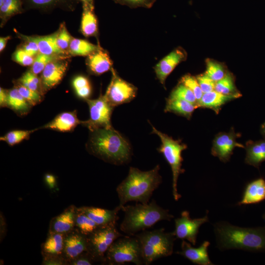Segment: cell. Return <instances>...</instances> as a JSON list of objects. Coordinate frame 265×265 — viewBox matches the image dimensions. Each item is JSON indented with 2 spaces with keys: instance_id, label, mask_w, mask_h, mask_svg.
<instances>
[{
  "instance_id": "obj_1",
  "label": "cell",
  "mask_w": 265,
  "mask_h": 265,
  "mask_svg": "<svg viewBox=\"0 0 265 265\" xmlns=\"http://www.w3.org/2000/svg\"><path fill=\"white\" fill-rule=\"evenodd\" d=\"M86 144L88 152L104 161L116 165L128 162L131 148L121 133L110 128H101L90 131Z\"/></svg>"
},
{
  "instance_id": "obj_2",
  "label": "cell",
  "mask_w": 265,
  "mask_h": 265,
  "mask_svg": "<svg viewBox=\"0 0 265 265\" xmlns=\"http://www.w3.org/2000/svg\"><path fill=\"white\" fill-rule=\"evenodd\" d=\"M159 170V165L146 171L130 167L128 176L116 189L118 206L121 208L130 201L148 203L153 192L161 183Z\"/></svg>"
},
{
  "instance_id": "obj_3",
  "label": "cell",
  "mask_w": 265,
  "mask_h": 265,
  "mask_svg": "<svg viewBox=\"0 0 265 265\" xmlns=\"http://www.w3.org/2000/svg\"><path fill=\"white\" fill-rule=\"evenodd\" d=\"M214 232L217 246L221 250L265 251V227L242 228L221 221L215 224Z\"/></svg>"
},
{
  "instance_id": "obj_4",
  "label": "cell",
  "mask_w": 265,
  "mask_h": 265,
  "mask_svg": "<svg viewBox=\"0 0 265 265\" xmlns=\"http://www.w3.org/2000/svg\"><path fill=\"white\" fill-rule=\"evenodd\" d=\"M124 213L120 230L129 236L151 227L161 220H171L174 216L159 206L155 200L147 204L137 203L121 207Z\"/></svg>"
},
{
  "instance_id": "obj_5",
  "label": "cell",
  "mask_w": 265,
  "mask_h": 265,
  "mask_svg": "<svg viewBox=\"0 0 265 265\" xmlns=\"http://www.w3.org/2000/svg\"><path fill=\"white\" fill-rule=\"evenodd\" d=\"M141 249L144 265L172 255L176 237L173 232H166L164 228L143 231L135 234Z\"/></svg>"
},
{
  "instance_id": "obj_6",
  "label": "cell",
  "mask_w": 265,
  "mask_h": 265,
  "mask_svg": "<svg viewBox=\"0 0 265 265\" xmlns=\"http://www.w3.org/2000/svg\"><path fill=\"white\" fill-rule=\"evenodd\" d=\"M128 263L144 265L140 244L135 236L119 237L111 244L105 255L104 264L121 265Z\"/></svg>"
},
{
  "instance_id": "obj_7",
  "label": "cell",
  "mask_w": 265,
  "mask_h": 265,
  "mask_svg": "<svg viewBox=\"0 0 265 265\" xmlns=\"http://www.w3.org/2000/svg\"><path fill=\"white\" fill-rule=\"evenodd\" d=\"M152 133L157 134L160 138L161 144L158 149L162 154L170 165L172 172V193L174 199L178 201L181 197L177 190V181L179 175L185 172L181 168L183 159L182 152L187 148L186 144L180 140H174L171 137L161 132L152 126Z\"/></svg>"
},
{
  "instance_id": "obj_8",
  "label": "cell",
  "mask_w": 265,
  "mask_h": 265,
  "mask_svg": "<svg viewBox=\"0 0 265 265\" xmlns=\"http://www.w3.org/2000/svg\"><path fill=\"white\" fill-rule=\"evenodd\" d=\"M123 236L117 230L116 223L100 226L87 237V251L96 263L104 264L107 250L116 239Z\"/></svg>"
},
{
  "instance_id": "obj_9",
  "label": "cell",
  "mask_w": 265,
  "mask_h": 265,
  "mask_svg": "<svg viewBox=\"0 0 265 265\" xmlns=\"http://www.w3.org/2000/svg\"><path fill=\"white\" fill-rule=\"evenodd\" d=\"M90 118L83 121L82 125L87 127L90 131L101 128L111 127L110 118L114 107L108 102L105 95L101 94L96 99H86Z\"/></svg>"
},
{
  "instance_id": "obj_10",
  "label": "cell",
  "mask_w": 265,
  "mask_h": 265,
  "mask_svg": "<svg viewBox=\"0 0 265 265\" xmlns=\"http://www.w3.org/2000/svg\"><path fill=\"white\" fill-rule=\"evenodd\" d=\"M111 81L105 94L113 106L130 102L136 95L137 88L120 78L113 68Z\"/></svg>"
},
{
  "instance_id": "obj_11",
  "label": "cell",
  "mask_w": 265,
  "mask_h": 265,
  "mask_svg": "<svg viewBox=\"0 0 265 265\" xmlns=\"http://www.w3.org/2000/svg\"><path fill=\"white\" fill-rule=\"evenodd\" d=\"M207 213L202 218L191 219L188 211L182 212L181 216L175 219V228L173 233L176 238L186 239L195 245L200 227L209 221Z\"/></svg>"
},
{
  "instance_id": "obj_12",
  "label": "cell",
  "mask_w": 265,
  "mask_h": 265,
  "mask_svg": "<svg viewBox=\"0 0 265 265\" xmlns=\"http://www.w3.org/2000/svg\"><path fill=\"white\" fill-rule=\"evenodd\" d=\"M64 59L50 62L42 72L40 79V91L42 95L58 84L63 78L68 66Z\"/></svg>"
},
{
  "instance_id": "obj_13",
  "label": "cell",
  "mask_w": 265,
  "mask_h": 265,
  "mask_svg": "<svg viewBox=\"0 0 265 265\" xmlns=\"http://www.w3.org/2000/svg\"><path fill=\"white\" fill-rule=\"evenodd\" d=\"M238 136L239 134L235 133L233 128L229 132L218 133L213 140L212 154L224 162L228 161L235 147L245 148L242 144L236 141V138Z\"/></svg>"
},
{
  "instance_id": "obj_14",
  "label": "cell",
  "mask_w": 265,
  "mask_h": 265,
  "mask_svg": "<svg viewBox=\"0 0 265 265\" xmlns=\"http://www.w3.org/2000/svg\"><path fill=\"white\" fill-rule=\"evenodd\" d=\"M187 54L183 48L178 47L162 58L154 67L156 77L164 86L167 77L181 62L186 60Z\"/></svg>"
},
{
  "instance_id": "obj_15",
  "label": "cell",
  "mask_w": 265,
  "mask_h": 265,
  "mask_svg": "<svg viewBox=\"0 0 265 265\" xmlns=\"http://www.w3.org/2000/svg\"><path fill=\"white\" fill-rule=\"evenodd\" d=\"M85 251H87L86 236L76 228L64 235L62 255L68 263Z\"/></svg>"
},
{
  "instance_id": "obj_16",
  "label": "cell",
  "mask_w": 265,
  "mask_h": 265,
  "mask_svg": "<svg viewBox=\"0 0 265 265\" xmlns=\"http://www.w3.org/2000/svg\"><path fill=\"white\" fill-rule=\"evenodd\" d=\"M77 207L71 205L60 214L52 218L50 222L49 232L66 234L75 228V218Z\"/></svg>"
},
{
  "instance_id": "obj_17",
  "label": "cell",
  "mask_w": 265,
  "mask_h": 265,
  "mask_svg": "<svg viewBox=\"0 0 265 265\" xmlns=\"http://www.w3.org/2000/svg\"><path fill=\"white\" fill-rule=\"evenodd\" d=\"M210 244L208 241H205L199 247H193L184 239L181 244V251L177 252L194 264L200 265H212L208 253Z\"/></svg>"
},
{
  "instance_id": "obj_18",
  "label": "cell",
  "mask_w": 265,
  "mask_h": 265,
  "mask_svg": "<svg viewBox=\"0 0 265 265\" xmlns=\"http://www.w3.org/2000/svg\"><path fill=\"white\" fill-rule=\"evenodd\" d=\"M79 208L100 226L116 224L118 219V212L121 211L119 206L113 210L90 206H82Z\"/></svg>"
},
{
  "instance_id": "obj_19",
  "label": "cell",
  "mask_w": 265,
  "mask_h": 265,
  "mask_svg": "<svg viewBox=\"0 0 265 265\" xmlns=\"http://www.w3.org/2000/svg\"><path fill=\"white\" fill-rule=\"evenodd\" d=\"M87 56L86 64L91 74L100 75L112 68V60L108 53L102 48Z\"/></svg>"
},
{
  "instance_id": "obj_20",
  "label": "cell",
  "mask_w": 265,
  "mask_h": 265,
  "mask_svg": "<svg viewBox=\"0 0 265 265\" xmlns=\"http://www.w3.org/2000/svg\"><path fill=\"white\" fill-rule=\"evenodd\" d=\"M83 121L79 119L76 110L62 112L57 115L52 121L44 125L42 128L51 129L61 132L73 131Z\"/></svg>"
},
{
  "instance_id": "obj_21",
  "label": "cell",
  "mask_w": 265,
  "mask_h": 265,
  "mask_svg": "<svg viewBox=\"0 0 265 265\" xmlns=\"http://www.w3.org/2000/svg\"><path fill=\"white\" fill-rule=\"evenodd\" d=\"M265 200V180L260 178L246 186L238 205L253 204Z\"/></svg>"
},
{
  "instance_id": "obj_22",
  "label": "cell",
  "mask_w": 265,
  "mask_h": 265,
  "mask_svg": "<svg viewBox=\"0 0 265 265\" xmlns=\"http://www.w3.org/2000/svg\"><path fill=\"white\" fill-rule=\"evenodd\" d=\"M240 97L237 95H228L220 93L214 90L204 93L198 103V107L208 108L218 114L221 106L226 103Z\"/></svg>"
},
{
  "instance_id": "obj_23",
  "label": "cell",
  "mask_w": 265,
  "mask_h": 265,
  "mask_svg": "<svg viewBox=\"0 0 265 265\" xmlns=\"http://www.w3.org/2000/svg\"><path fill=\"white\" fill-rule=\"evenodd\" d=\"M245 149V162L259 169L262 162L265 161V138L256 141H248Z\"/></svg>"
},
{
  "instance_id": "obj_24",
  "label": "cell",
  "mask_w": 265,
  "mask_h": 265,
  "mask_svg": "<svg viewBox=\"0 0 265 265\" xmlns=\"http://www.w3.org/2000/svg\"><path fill=\"white\" fill-rule=\"evenodd\" d=\"M57 31L44 36H30L37 44L39 53L54 56H63L67 53L61 50L56 43Z\"/></svg>"
},
{
  "instance_id": "obj_25",
  "label": "cell",
  "mask_w": 265,
  "mask_h": 265,
  "mask_svg": "<svg viewBox=\"0 0 265 265\" xmlns=\"http://www.w3.org/2000/svg\"><path fill=\"white\" fill-rule=\"evenodd\" d=\"M197 106L186 100L168 98L166 100L165 112H170L190 119Z\"/></svg>"
},
{
  "instance_id": "obj_26",
  "label": "cell",
  "mask_w": 265,
  "mask_h": 265,
  "mask_svg": "<svg viewBox=\"0 0 265 265\" xmlns=\"http://www.w3.org/2000/svg\"><path fill=\"white\" fill-rule=\"evenodd\" d=\"M64 235L49 232L45 241L41 244V254L43 255H62Z\"/></svg>"
},
{
  "instance_id": "obj_27",
  "label": "cell",
  "mask_w": 265,
  "mask_h": 265,
  "mask_svg": "<svg viewBox=\"0 0 265 265\" xmlns=\"http://www.w3.org/2000/svg\"><path fill=\"white\" fill-rule=\"evenodd\" d=\"M92 9L83 4L80 30L85 37L96 36L98 33V21Z\"/></svg>"
},
{
  "instance_id": "obj_28",
  "label": "cell",
  "mask_w": 265,
  "mask_h": 265,
  "mask_svg": "<svg viewBox=\"0 0 265 265\" xmlns=\"http://www.w3.org/2000/svg\"><path fill=\"white\" fill-rule=\"evenodd\" d=\"M31 105L20 94L16 87L8 90L7 105L18 114L23 115L27 113Z\"/></svg>"
},
{
  "instance_id": "obj_29",
  "label": "cell",
  "mask_w": 265,
  "mask_h": 265,
  "mask_svg": "<svg viewBox=\"0 0 265 265\" xmlns=\"http://www.w3.org/2000/svg\"><path fill=\"white\" fill-rule=\"evenodd\" d=\"M101 48L99 45L93 44L85 40L73 38L68 52L74 56H88Z\"/></svg>"
},
{
  "instance_id": "obj_30",
  "label": "cell",
  "mask_w": 265,
  "mask_h": 265,
  "mask_svg": "<svg viewBox=\"0 0 265 265\" xmlns=\"http://www.w3.org/2000/svg\"><path fill=\"white\" fill-rule=\"evenodd\" d=\"M100 226L79 208H77L75 218V228L81 234L87 237Z\"/></svg>"
},
{
  "instance_id": "obj_31",
  "label": "cell",
  "mask_w": 265,
  "mask_h": 265,
  "mask_svg": "<svg viewBox=\"0 0 265 265\" xmlns=\"http://www.w3.org/2000/svg\"><path fill=\"white\" fill-rule=\"evenodd\" d=\"M21 12L22 0H0L1 26L11 17Z\"/></svg>"
},
{
  "instance_id": "obj_32",
  "label": "cell",
  "mask_w": 265,
  "mask_h": 265,
  "mask_svg": "<svg viewBox=\"0 0 265 265\" xmlns=\"http://www.w3.org/2000/svg\"><path fill=\"white\" fill-rule=\"evenodd\" d=\"M214 90L224 95L241 96L236 87L234 76L229 72H227L221 80L215 83Z\"/></svg>"
},
{
  "instance_id": "obj_33",
  "label": "cell",
  "mask_w": 265,
  "mask_h": 265,
  "mask_svg": "<svg viewBox=\"0 0 265 265\" xmlns=\"http://www.w3.org/2000/svg\"><path fill=\"white\" fill-rule=\"evenodd\" d=\"M72 85L78 97L85 100L88 99L91 94V86L87 78L78 76L74 78Z\"/></svg>"
},
{
  "instance_id": "obj_34",
  "label": "cell",
  "mask_w": 265,
  "mask_h": 265,
  "mask_svg": "<svg viewBox=\"0 0 265 265\" xmlns=\"http://www.w3.org/2000/svg\"><path fill=\"white\" fill-rule=\"evenodd\" d=\"M227 72L223 64L212 59L207 60L205 73L215 82L221 80Z\"/></svg>"
},
{
  "instance_id": "obj_35",
  "label": "cell",
  "mask_w": 265,
  "mask_h": 265,
  "mask_svg": "<svg viewBox=\"0 0 265 265\" xmlns=\"http://www.w3.org/2000/svg\"><path fill=\"white\" fill-rule=\"evenodd\" d=\"M33 130H14L10 131L0 137L1 141L6 142L10 146H13L25 139H28L31 133L35 131Z\"/></svg>"
},
{
  "instance_id": "obj_36",
  "label": "cell",
  "mask_w": 265,
  "mask_h": 265,
  "mask_svg": "<svg viewBox=\"0 0 265 265\" xmlns=\"http://www.w3.org/2000/svg\"><path fill=\"white\" fill-rule=\"evenodd\" d=\"M66 56L48 55L41 53H38L35 57L30 70L35 74L42 73L45 67L50 62L55 60L66 58Z\"/></svg>"
},
{
  "instance_id": "obj_37",
  "label": "cell",
  "mask_w": 265,
  "mask_h": 265,
  "mask_svg": "<svg viewBox=\"0 0 265 265\" xmlns=\"http://www.w3.org/2000/svg\"><path fill=\"white\" fill-rule=\"evenodd\" d=\"M169 97L183 99L198 107L197 100L193 92L182 83L179 82L173 89Z\"/></svg>"
},
{
  "instance_id": "obj_38",
  "label": "cell",
  "mask_w": 265,
  "mask_h": 265,
  "mask_svg": "<svg viewBox=\"0 0 265 265\" xmlns=\"http://www.w3.org/2000/svg\"><path fill=\"white\" fill-rule=\"evenodd\" d=\"M17 82L32 90L41 93L40 79L30 70L24 74Z\"/></svg>"
},
{
  "instance_id": "obj_39",
  "label": "cell",
  "mask_w": 265,
  "mask_h": 265,
  "mask_svg": "<svg viewBox=\"0 0 265 265\" xmlns=\"http://www.w3.org/2000/svg\"><path fill=\"white\" fill-rule=\"evenodd\" d=\"M15 87L20 94L32 106L39 104L42 101V94L32 90L17 82Z\"/></svg>"
},
{
  "instance_id": "obj_40",
  "label": "cell",
  "mask_w": 265,
  "mask_h": 265,
  "mask_svg": "<svg viewBox=\"0 0 265 265\" xmlns=\"http://www.w3.org/2000/svg\"><path fill=\"white\" fill-rule=\"evenodd\" d=\"M180 82L186 85L193 92L198 103L204 93L196 78L190 74H186L182 77Z\"/></svg>"
},
{
  "instance_id": "obj_41",
  "label": "cell",
  "mask_w": 265,
  "mask_h": 265,
  "mask_svg": "<svg viewBox=\"0 0 265 265\" xmlns=\"http://www.w3.org/2000/svg\"><path fill=\"white\" fill-rule=\"evenodd\" d=\"M72 38L67 31L65 25H62L57 31L56 37V43L59 48L68 53L67 50H68Z\"/></svg>"
},
{
  "instance_id": "obj_42",
  "label": "cell",
  "mask_w": 265,
  "mask_h": 265,
  "mask_svg": "<svg viewBox=\"0 0 265 265\" xmlns=\"http://www.w3.org/2000/svg\"><path fill=\"white\" fill-rule=\"evenodd\" d=\"M29 6L32 8L47 9L67 3L69 0H26Z\"/></svg>"
},
{
  "instance_id": "obj_43",
  "label": "cell",
  "mask_w": 265,
  "mask_h": 265,
  "mask_svg": "<svg viewBox=\"0 0 265 265\" xmlns=\"http://www.w3.org/2000/svg\"><path fill=\"white\" fill-rule=\"evenodd\" d=\"M13 59L19 64L27 66L32 65L35 57L28 54L22 48H20L13 53Z\"/></svg>"
},
{
  "instance_id": "obj_44",
  "label": "cell",
  "mask_w": 265,
  "mask_h": 265,
  "mask_svg": "<svg viewBox=\"0 0 265 265\" xmlns=\"http://www.w3.org/2000/svg\"><path fill=\"white\" fill-rule=\"evenodd\" d=\"M20 37L24 40L22 48L28 54L34 56L39 53L37 44L30 36L20 34Z\"/></svg>"
},
{
  "instance_id": "obj_45",
  "label": "cell",
  "mask_w": 265,
  "mask_h": 265,
  "mask_svg": "<svg viewBox=\"0 0 265 265\" xmlns=\"http://www.w3.org/2000/svg\"><path fill=\"white\" fill-rule=\"evenodd\" d=\"M196 78L203 93L214 90L215 82L205 73L198 75Z\"/></svg>"
},
{
  "instance_id": "obj_46",
  "label": "cell",
  "mask_w": 265,
  "mask_h": 265,
  "mask_svg": "<svg viewBox=\"0 0 265 265\" xmlns=\"http://www.w3.org/2000/svg\"><path fill=\"white\" fill-rule=\"evenodd\" d=\"M96 263L92 256L85 251L70 261L68 265H91Z\"/></svg>"
},
{
  "instance_id": "obj_47",
  "label": "cell",
  "mask_w": 265,
  "mask_h": 265,
  "mask_svg": "<svg viewBox=\"0 0 265 265\" xmlns=\"http://www.w3.org/2000/svg\"><path fill=\"white\" fill-rule=\"evenodd\" d=\"M42 265H68L63 255H43Z\"/></svg>"
},
{
  "instance_id": "obj_48",
  "label": "cell",
  "mask_w": 265,
  "mask_h": 265,
  "mask_svg": "<svg viewBox=\"0 0 265 265\" xmlns=\"http://www.w3.org/2000/svg\"><path fill=\"white\" fill-rule=\"evenodd\" d=\"M116 2L131 7H151L156 0H114Z\"/></svg>"
},
{
  "instance_id": "obj_49",
  "label": "cell",
  "mask_w": 265,
  "mask_h": 265,
  "mask_svg": "<svg viewBox=\"0 0 265 265\" xmlns=\"http://www.w3.org/2000/svg\"><path fill=\"white\" fill-rule=\"evenodd\" d=\"M7 232V224L2 212L0 215V242L5 238Z\"/></svg>"
},
{
  "instance_id": "obj_50",
  "label": "cell",
  "mask_w": 265,
  "mask_h": 265,
  "mask_svg": "<svg viewBox=\"0 0 265 265\" xmlns=\"http://www.w3.org/2000/svg\"><path fill=\"white\" fill-rule=\"evenodd\" d=\"M45 181L50 189H54L56 186L55 177L50 174H46L45 176Z\"/></svg>"
},
{
  "instance_id": "obj_51",
  "label": "cell",
  "mask_w": 265,
  "mask_h": 265,
  "mask_svg": "<svg viewBox=\"0 0 265 265\" xmlns=\"http://www.w3.org/2000/svg\"><path fill=\"white\" fill-rule=\"evenodd\" d=\"M8 90L0 88V106L1 107H7Z\"/></svg>"
},
{
  "instance_id": "obj_52",
  "label": "cell",
  "mask_w": 265,
  "mask_h": 265,
  "mask_svg": "<svg viewBox=\"0 0 265 265\" xmlns=\"http://www.w3.org/2000/svg\"><path fill=\"white\" fill-rule=\"evenodd\" d=\"M10 39V36L1 37L0 38V51L2 52L5 48L8 41Z\"/></svg>"
},
{
  "instance_id": "obj_53",
  "label": "cell",
  "mask_w": 265,
  "mask_h": 265,
  "mask_svg": "<svg viewBox=\"0 0 265 265\" xmlns=\"http://www.w3.org/2000/svg\"><path fill=\"white\" fill-rule=\"evenodd\" d=\"M83 4L88 5L90 8L94 9L93 0H80Z\"/></svg>"
},
{
  "instance_id": "obj_54",
  "label": "cell",
  "mask_w": 265,
  "mask_h": 265,
  "mask_svg": "<svg viewBox=\"0 0 265 265\" xmlns=\"http://www.w3.org/2000/svg\"><path fill=\"white\" fill-rule=\"evenodd\" d=\"M260 132L264 138H265V122L261 126Z\"/></svg>"
},
{
  "instance_id": "obj_55",
  "label": "cell",
  "mask_w": 265,
  "mask_h": 265,
  "mask_svg": "<svg viewBox=\"0 0 265 265\" xmlns=\"http://www.w3.org/2000/svg\"><path fill=\"white\" fill-rule=\"evenodd\" d=\"M263 218L265 221V212H264V214L263 215Z\"/></svg>"
}]
</instances>
